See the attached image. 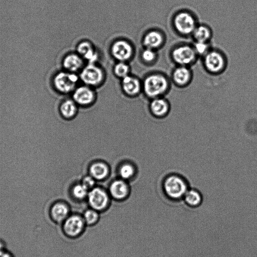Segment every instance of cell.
I'll return each mask as SVG.
<instances>
[{"label": "cell", "instance_id": "6da1fadb", "mask_svg": "<svg viewBox=\"0 0 257 257\" xmlns=\"http://www.w3.org/2000/svg\"><path fill=\"white\" fill-rule=\"evenodd\" d=\"M170 88V80L164 74L155 73L149 75L144 82L145 93L150 97H160Z\"/></svg>", "mask_w": 257, "mask_h": 257}, {"label": "cell", "instance_id": "7a4b0ae2", "mask_svg": "<svg viewBox=\"0 0 257 257\" xmlns=\"http://www.w3.org/2000/svg\"><path fill=\"white\" fill-rule=\"evenodd\" d=\"M174 28L180 35H192L198 25L196 18L190 11L181 10L176 13L172 20Z\"/></svg>", "mask_w": 257, "mask_h": 257}, {"label": "cell", "instance_id": "3957f363", "mask_svg": "<svg viewBox=\"0 0 257 257\" xmlns=\"http://www.w3.org/2000/svg\"><path fill=\"white\" fill-rule=\"evenodd\" d=\"M163 188L166 195L173 200L183 198L189 189L185 179L177 174L168 176L164 180Z\"/></svg>", "mask_w": 257, "mask_h": 257}, {"label": "cell", "instance_id": "277c9868", "mask_svg": "<svg viewBox=\"0 0 257 257\" xmlns=\"http://www.w3.org/2000/svg\"><path fill=\"white\" fill-rule=\"evenodd\" d=\"M171 58L177 66L190 67L198 56L192 45L186 44L175 46L171 51Z\"/></svg>", "mask_w": 257, "mask_h": 257}, {"label": "cell", "instance_id": "5b68a950", "mask_svg": "<svg viewBox=\"0 0 257 257\" xmlns=\"http://www.w3.org/2000/svg\"><path fill=\"white\" fill-rule=\"evenodd\" d=\"M203 57L205 70L211 74L221 73L226 67V58L218 50L211 49Z\"/></svg>", "mask_w": 257, "mask_h": 257}, {"label": "cell", "instance_id": "8992f818", "mask_svg": "<svg viewBox=\"0 0 257 257\" xmlns=\"http://www.w3.org/2000/svg\"><path fill=\"white\" fill-rule=\"evenodd\" d=\"M86 226L82 216L78 214H73L70 215L63 222L62 230L67 237L76 238L83 233Z\"/></svg>", "mask_w": 257, "mask_h": 257}, {"label": "cell", "instance_id": "52a82bcc", "mask_svg": "<svg viewBox=\"0 0 257 257\" xmlns=\"http://www.w3.org/2000/svg\"><path fill=\"white\" fill-rule=\"evenodd\" d=\"M78 77L73 73L61 72L57 73L53 79L55 88L62 93L72 91L76 85Z\"/></svg>", "mask_w": 257, "mask_h": 257}, {"label": "cell", "instance_id": "ba28073f", "mask_svg": "<svg viewBox=\"0 0 257 257\" xmlns=\"http://www.w3.org/2000/svg\"><path fill=\"white\" fill-rule=\"evenodd\" d=\"M87 196L88 203L91 208L99 212L104 211L108 204V195L99 188L92 189L88 193Z\"/></svg>", "mask_w": 257, "mask_h": 257}, {"label": "cell", "instance_id": "9c48e42d", "mask_svg": "<svg viewBox=\"0 0 257 257\" xmlns=\"http://www.w3.org/2000/svg\"><path fill=\"white\" fill-rule=\"evenodd\" d=\"M193 79V72L190 67L177 66L172 71L171 81L177 87H185L189 85Z\"/></svg>", "mask_w": 257, "mask_h": 257}, {"label": "cell", "instance_id": "30bf717a", "mask_svg": "<svg viewBox=\"0 0 257 257\" xmlns=\"http://www.w3.org/2000/svg\"><path fill=\"white\" fill-rule=\"evenodd\" d=\"M103 76L102 70L92 63L86 66L80 74V78L84 83L93 86L101 82Z\"/></svg>", "mask_w": 257, "mask_h": 257}, {"label": "cell", "instance_id": "8fae6325", "mask_svg": "<svg viewBox=\"0 0 257 257\" xmlns=\"http://www.w3.org/2000/svg\"><path fill=\"white\" fill-rule=\"evenodd\" d=\"M111 51L116 59L122 62L131 58L133 54V48L127 42L118 40L112 44Z\"/></svg>", "mask_w": 257, "mask_h": 257}, {"label": "cell", "instance_id": "7c38bea8", "mask_svg": "<svg viewBox=\"0 0 257 257\" xmlns=\"http://www.w3.org/2000/svg\"><path fill=\"white\" fill-rule=\"evenodd\" d=\"M70 209L67 205L61 202L53 204L50 210L51 218L58 223H63L70 215Z\"/></svg>", "mask_w": 257, "mask_h": 257}, {"label": "cell", "instance_id": "4fadbf2b", "mask_svg": "<svg viewBox=\"0 0 257 257\" xmlns=\"http://www.w3.org/2000/svg\"><path fill=\"white\" fill-rule=\"evenodd\" d=\"M165 41V37L161 32L153 30L145 36L143 43L147 48L155 50L162 47Z\"/></svg>", "mask_w": 257, "mask_h": 257}, {"label": "cell", "instance_id": "5bb4252c", "mask_svg": "<svg viewBox=\"0 0 257 257\" xmlns=\"http://www.w3.org/2000/svg\"><path fill=\"white\" fill-rule=\"evenodd\" d=\"M150 108L155 115L163 117L168 113L170 106L166 99L160 97L154 98L151 103Z\"/></svg>", "mask_w": 257, "mask_h": 257}, {"label": "cell", "instance_id": "9a60e30c", "mask_svg": "<svg viewBox=\"0 0 257 257\" xmlns=\"http://www.w3.org/2000/svg\"><path fill=\"white\" fill-rule=\"evenodd\" d=\"M73 97L80 104H87L91 102L94 98V93L91 89L86 86L77 88L74 92Z\"/></svg>", "mask_w": 257, "mask_h": 257}, {"label": "cell", "instance_id": "2e32d148", "mask_svg": "<svg viewBox=\"0 0 257 257\" xmlns=\"http://www.w3.org/2000/svg\"><path fill=\"white\" fill-rule=\"evenodd\" d=\"M191 36L194 41L210 43L212 37V31L206 24H198Z\"/></svg>", "mask_w": 257, "mask_h": 257}, {"label": "cell", "instance_id": "e0dca14e", "mask_svg": "<svg viewBox=\"0 0 257 257\" xmlns=\"http://www.w3.org/2000/svg\"><path fill=\"white\" fill-rule=\"evenodd\" d=\"M78 53L83 58L93 64L97 59V55L94 51L91 44L87 41L79 43L77 47Z\"/></svg>", "mask_w": 257, "mask_h": 257}, {"label": "cell", "instance_id": "ac0fdd59", "mask_svg": "<svg viewBox=\"0 0 257 257\" xmlns=\"http://www.w3.org/2000/svg\"><path fill=\"white\" fill-rule=\"evenodd\" d=\"M122 86L124 92L131 95L137 94L140 90L141 85L136 78L126 76L122 80Z\"/></svg>", "mask_w": 257, "mask_h": 257}, {"label": "cell", "instance_id": "d6986e66", "mask_svg": "<svg viewBox=\"0 0 257 257\" xmlns=\"http://www.w3.org/2000/svg\"><path fill=\"white\" fill-rule=\"evenodd\" d=\"M110 193L114 199L117 200L123 199L127 193V186L122 181H115L110 185Z\"/></svg>", "mask_w": 257, "mask_h": 257}, {"label": "cell", "instance_id": "ffe728a7", "mask_svg": "<svg viewBox=\"0 0 257 257\" xmlns=\"http://www.w3.org/2000/svg\"><path fill=\"white\" fill-rule=\"evenodd\" d=\"M63 64L66 69L72 72L79 69L83 64V62L79 56L71 54L65 57Z\"/></svg>", "mask_w": 257, "mask_h": 257}, {"label": "cell", "instance_id": "44dd1931", "mask_svg": "<svg viewBox=\"0 0 257 257\" xmlns=\"http://www.w3.org/2000/svg\"><path fill=\"white\" fill-rule=\"evenodd\" d=\"M185 202L191 207L199 205L202 200V196L199 192L195 189H188L184 196Z\"/></svg>", "mask_w": 257, "mask_h": 257}, {"label": "cell", "instance_id": "7402d4cb", "mask_svg": "<svg viewBox=\"0 0 257 257\" xmlns=\"http://www.w3.org/2000/svg\"><path fill=\"white\" fill-rule=\"evenodd\" d=\"M90 173L93 178L101 180L107 175L108 168L104 163H96L90 167Z\"/></svg>", "mask_w": 257, "mask_h": 257}, {"label": "cell", "instance_id": "603a6c76", "mask_svg": "<svg viewBox=\"0 0 257 257\" xmlns=\"http://www.w3.org/2000/svg\"><path fill=\"white\" fill-rule=\"evenodd\" d=\"M82 217L86 226H92L98 221L100 214L93 209H88L83 212Z\"/></svg>", "mask_w": 257, "mask_h": 257}, {"label": "cell", "instance_id": "cb8c5ba5", "mask_svg": "<svg viewBox=\"0 0 257 257\" xmlns=\"http://www.w3.org/2000/svg\"><path fill=\"white\" fill-rule=\"evenodd\" d=\"M60 111L62 114L66 117L73 115L76 111V106L73 101L67 100L63 102L60 107Z\"/></svg>", "mask_w": 257, "mask_h": 257}, {"label": "cell", "instance_id": "d4e9b609", "mask_svg": "<svg viewBox=\"0 0 257 257\" xmlns=\"http://www.w3.org/2000/svg\"><path fill=\"white\" fill-rule=\"evenodd\" d=\"M192 46L198 56L203 57L211 49L210 43L194 41Z\"/></svg>", "mask_w": 257, "mask_h": 257}, {"label": "cell", "instance_id": "484cf974", "mask_svg": "<svg viewBox=\"0 0 257 257\" xmlns=\"http://www.w3.org/2000/svg\"><path fill=\"white\" fill-rule=\"evenodd\" d=\"M128 71V66L123 62L117 63L114 68L115 74L120 77L123 78L127 76Z\"/></svg>", "mask_w": 257, "mask_h": 257}, {"label": "cell", "instance_id": "4316f807", "mask_svg": "<svg viewBox=\"0 0 257 257\" xmlns=\"http://www.w3.org/2000/svg\"><path fill=\"white\" fill-rule=\"evenodd\" d=\"M88 189L82 184L77 185L73 189V194L77 199H82L88 195Z\"/></svg>", "mask_w": 257, "mask_h": 257}, {"label": "cell", "instance_id": "83f0119b", "mask_svg": "<svg viewBox=\"0 0 257 257\" xmlns=\"http://www.w3.org/2000/svg\"><path fill=\"white\" fill-rule=\"evenodd\" d=\"M143 59L146 62H152L156 58L157 55L155 50L147 48L142 52Z\"/></svg>", "mask_w": 257, "mask_h": 257}, {"label": "cell", "instance_id": "f1b7e54d", "mask_svg": "<svg viewBox=\"0 0 257 257\" xmlns=\"http://www.w3.org/2000/svg\"><path fill=\"white\" fill-rule=\"evenodd\" d=\"M119 173L121 177L124 179L130 178L134 174V169L129 164L123 165L119 169Z\"/></svg>", "mask_w": 257, "mask_h": 257}, {"label": "cell", "instance_id": "f546056e", "mask_svg": "<svg viewBox=\"0 0 257 257\" xmlns=\"http://www.w3.org/2000/svg\"><path fill=\"white\" fill-rule=\"evenodd\" d=\"M87 189L92 187L94 184V180L92 177L86 176L83 179L82 184Z\"/></svg>", "mask_w": 257, "mask_h": 257}, {"label": "cell", "instance_id": "4dcf8cb0", "mask_svg": "<svg viewBox=\"0 0 257 257\" xmlns=\"http://www.w3.org/2000/svg\"><path fill=\"white\" fill-rule=\"evenodd\" d=\"M0 257H13L12 255L4 250L0 251Z\"/></svg>", "mask_w": 257, "mask_h": 257}, {"label": "cell", "instance_id": "1f68e13d", "mask_svg": "<svg viewBox=\"0 0 257 257\" xmlns=\"http://www.w3.org/2000/svg\"><path fill=\"white\" fill-rule=\"evenodd\" d=\"M4 244L0 241V251L3 250Z\"/></svg>", "mask_w": 257, "mask_h": 257}]
</instances>
